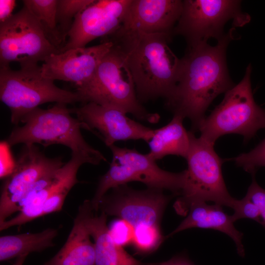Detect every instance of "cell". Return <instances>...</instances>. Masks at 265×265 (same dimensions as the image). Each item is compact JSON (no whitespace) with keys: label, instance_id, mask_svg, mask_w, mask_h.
<instances>
[{"label":"cell","instance_id":"1","mask_svg":"<svg viewBox=\"0 0 265 265\" xmlns=\"http://www.w3.org/2000/svg\"><path fill=\"white\" fill-rule=\"evenodd\" d=\"M232 27L211 46L201 42L187 46L181 65L178 82L165 106L173 115L188 118L194 133L205 118L206 111L213 100L235 85L229 75L226 51L236 38Z\"/></svg>","mask_w":265,"mask_h":265},{"label":"cell","instance_id":"2","mask_svg":"<svg viewBox=\"0 0 265 265\" xmlns=\"http://www.w3.org/2000/svg\"><path fill=\"white\" fill-rule=\"evenodd\" d=\"M172 37L167 34H147L120 27L103 38L111 41L124 56L141 103L159 98L166 100L175 89L181 59L168 45Z\"/></svg>","mask_w":265,"mask_h":265},{"label":"cell","instance_id":"3","mask_svg":"<svg viewBox=\"0 0 265 265\" xmlns=\"http://www.w3.org/2000/svg\"><path fill=\"white\" fill-rule=\"evenodd\" d=\"M11 132L6 143L9 146L19 144H39L45 147L60 144L70 149L72 155L85 163L98 165L106 159L99 150L89 145L81 132V124L72 116L66 104L56 103L47 109L37 107L24 115Z\"/></svg>","mask_w":265,"mask_h":265},{"label":"cell","instance_id":"4","mask_svg":"<svg viewBox=\"0 0 265 265\" xmlns=\"http://www.w3.org/2000/svg\"><path fill=\"white\" fill-rule=\"evenodd\" d=\"M76 91L81 97L82 104L93 102L115 107L150 123L159 120L158 114L148 112L138 101L130 69L113 45L91 79L76 88Z\"/></svg>","mask_w":265,"mask_h":265},{"label":"cell","instance_id":"5","mask_svg":"<svg viewBox=\"0 0 265 265\" xmlns=\"http://www.w3.org/2000/svg\"><path fill=\"white\" fill-rule=\"evenodd\" d=\"M252 66L241 80L225 93L222 102L200 123L201 138L214 145L220 137L236 133L247 142L265 128V109L255 102L251 87Z\"/></svg>","mask_w":265,"mask_h":265},{"label":"cell","instance_id":"6","mask_svg":"<svg viewBox=\"0 0 265 265\" xmlns=\"http://www.w3.org/2000/svg\"><path fill=\"white\" fill-rule=\"evenodd\" d=\"M112 159L107 171L101 177L91 201L97 212L101 200L111 189L132 181L143 183L148 188L168 190L181 195L184 187L186 171L171 172L160 168L147 154L135 149L110 146Z\"/></svg>","mask_w":265,"mask_h":265},{"label":"cell","instance_id":"7","mask_svg":"<svg viewBox=\"0 0 265 265\" xmlns=\"http://www.w3.org/2000/svg\"><path fill=\"white\" fill-rule=\"evenodd\" d=\"M0 99L9 109L11 122L17 125L23 117L45 103H82L77 92L57 87L54 80L44 78L38 65L0 68Z\"/></svg>","mask_w":265,"mask_h":265},{"label":"cell","instance_id":"8","mask_svg":"<svg viewBox=\"0 0 265 265\" xmlns=\"http://www.w3.org/2000/svg\"><path fill=\"white\" fill-rule=\"evenodd\" d=\"M213 146L190 131V146L185 159L186 183L176 205L178 211L183 212L193 204L207 201L231 208L235 199L227 190L222 173L223 160Z\"/></svg>","mask_w":265,"mask_h":265},{"label":"cell","instance_id":"9","mask_svg":"<svg viewBox=\"0 0 265 265\" xmlns=\"http://www.w3.org/2000/svg\"><path fill=\"white\" fill-rule=\"evenodd\" d=\"M233 27H242L251 20L241 9V1L235 0H184L180 17L173 35H181L187 46L211 38L217 40L225 33L224 27L229 21Z\"/></svg>","mask_w":265,"mask_h":265},{"label":"cell","instance_id":"10","mask_svg":"<svg viewBox=\"0 0 265 265\" xmlns=\"http://www.w3.org/2000/svg\"><path fill=\"white\" fill-rule=\"evenodd\" d=\"M39 22L25 6L0 23V68L18 62L20 67L35 66L59 53Z\"/></svg>","mask_w":265,"mask_h":265},{"label":"cell","instance_id":"11","mask_svg":"<svg viewBox=\"0 0 265 265\" xmlns=\"http://www.w3.org/2000/svg\"><path fill=\"white\" fill-rule=\"evenodd\" d=\"M163 191L151 188L136 190L127 184L121 185L103 196L99 210L128 222L133 230V237L161 232L160 221L172 198Z\"/></svg>","mask_w":265,"mask_h":265},{"label":"cell","instance_id":"12","mask_svg":"<svg viewBox=\"0 0 265 265\" xmlns=\"http://www.w3.org/2000/svg\"><path fill=\"white\" fill-rule=\"evenodd\" d=\"M65 163L60 157L49 158L35 144L24 145L12 172L3 182L0 196V224L19 212L21 203L40 181Z\"/></svg>","mask_w":265,"mask_h":265},{"label":"cell","instance_id":"13","mask_svg":"<svg viewBox=\"0 0 265 265\" xmlns=\"http://www.w3.org/2000/svg\"><path fill=\"white\" fill-rule=\"evenodd\" d=\"M70 110L81 128L93 133L108 147L120 141L142 140L147 143L154 133L155 129L132 119L115 107L89 102Z\"/></svg>","mask_w":265,"mask_h":265},{"label":"cell","instance_id":"14","mask_svg":"<svg viewBox=\"0 0 265 265\" xmlns=\"http://www.w3.org/2000/svg\"><path fill=\"white\" fill-rule=\"evenodd\" d=\"M132 0H94L76 16L60 52L85 47L92 40L108 36L122 25Z\"/></svg>","mask_w":265,"mask_h":265},{"label":"cell","instance_id":"15","mask_svg":"<svg viewBox=\"0 0 265 265\" xmlns=\"http://www.w3.org/2000/svg\"><path fill=\"white\" fill-rule=\"evenodd\" d=\"M113 43L103 39L97 45L71 49L47 57L41 66L44 78L73 83L76 88L89 81Z\"/></svg>","mask_w":265,"mask_h":265},{"label":"cell","instance_id":"16","mask_svg":"<svg viewBox=\"0 0 265 265\" xmlns=\"http://www.w3.org/2000/svg\"><path fill=\"white\" fill-rule=\"evenodd\" d=\"M182 9L181 0H132L120 28L173 36Z\"/></svg>","mask_w":265,"mask_h":265},{"label":"cell","instance_id":"17","mask_svg":"<svg viewBox=\"0 0 265 265\" xmlns=\"http://www.w3.org/2000/svg\"><path fill=\"white\" fill-rule=\"evenodd\" d=\"M84 224L93 238L95 249V265H141L113 239L106 224L107 215L95 212L91 201L85 200L79 207Z\"/></svg>","mask_w":265,"mask_h":265},{"label":"cell","instance_id":"18","mask_svg":"<svg viewBox=\"0 0 265 265\" xmlns=\"http://www.w3.org/2000/svg\"><path fill=\"white\" fill-rule=\"evenodd\" d=\"M188 210L187 216L175 230L166 236L165 238L189 228L212 229L230 237L234 241L239 255L244 256V249L242 242L243 234L236 228L231 215L225 212L221 205L198 202L191 205Z\"/></svg>","mask_w":265,"mask_h":265},{"label":"cell","instance_id":"19","mask_svg":"<svg viewBox=\"0 0 265 265\" xmlns=\"http://www.w3.org/2000/svg\"><path fill=\"white\" fill-rule=\"evenodd\" d=\"M83 221L80 208L68 238L58 252L42 265H95L94 243Z\"/></svg>","mask_w":265,"mask_h":265},{"label":"cell","instance_id":"20","mask_svg":"<svg viewBox=\"0 0 265 265\" xmlns=\"http://www.w3.org/2000/svg\"><path fill=\"white\" fill-rule=\"evenodd\" d=\"M184 118L174 115L166 125L155 129L154 133L147 142L150 151L147 155L157 161L168 155L186 158L190 146V131L183 125Z\"/></svg>","mask_w":265,"mask_h":265},{"label":"cell","instance_id":"21","mask_svg":"<svg viewBox=\"0 0 265 265\" xmlns=\"http://www.w3.org/2000/svg\"><path fill=\"white\" fill-rule=\"evenodd\" d=\"M61 168L40 181L31 189L21 203L18 213L0 224V231L21 226L43 216L45 204L57 184Z\"/></svg>","mask_w":265,"mask_h":265},{"label":"cell","instance_id":"22","mask_svg":"<svg viewBox=\"0 0 265 265\" xmlns=\"http://www.w3.org/2000/svg\"><path fill=\"white\" fill-rule=\"evenodd\" d=\"M58 230L48 228L35 233L1 236L0 238V261L3 262L28 255L33 252H41L55 245L53 241Z\"/></svg>","mask_w":265,"mask_h":265},{"label":"cell","instance_id":"23","mask_svg":"<svg viewBox=\"0 0 265 265\" xmlns=\"http://www.w3.org/2000/svg\"><path fill=\"white\" fill-rule=\"evenodd\" d=\"M85 164L80 158L71 156L60 170L57 184L46 201L42 215L60 211L66 197L73 187L79 183L77 173L80 167Z\"/></svg>","mask_w":265,"mask_h":265},{"label":"cell","instance_id":"24","mask_svg":"<svg viewBox=\"0 0 265 265\" xmlns=\"http://www.w3.org/2000/svg\"><path fill=\"white\" fill-rule=\"evenodd\" d=\"M22 1L39 22L49 40L60 51L63 44L56 23L57 0H24Z\"/></svg>","mask_w":265,"mask_h":265},{"label":"cell","instance_id":"25","mask_svg":"<svg viewBox=\"0 0 265 265\" xmlns=\"http://www.w3.org/2000/svg\"><path fill=\"white\" fill-rule=\"evenodd\" d=\"M94 0H57L56 23L58 30L65 44L78 14Z\"/></svg>","mask_w":265,"mask_h":265},{"label":"cell","instance_id":"26","mask_svg":"<svg viewBox=\"0 0 265 265\" xmlns=\"http://www.w3.org/2000/svg\"><path fill=\"white\" fill-rule=\"evenodd\" d=\"M236 164L253 176L257 170L265 167V138L250 151L232 159Z\"/></svg>","mask_w":265,"mask_h":265},{"label":"cell","instance_id":"27","mask_svg":"<svg viewBox=\"0 0 265 265\" xmlns=\"http://www.w3.org/2000/svg\"><path fill=\"white\" fill-rule=\"evenodd\" d=\"M234 213L231 215L235 222L242 218H248L261 223V217L259 210L257 206L247 196L238 200L235 199L231 207Z\"/></svg>","mask_w":265,"mask_h":265},{"label":"cell","instance_id":"28","mask_svg":"<svg viewBox=\"0 0 265 265\" xmlns=\"http://www.w3.org/2000/svg\"><path fill=\"white\" fill-rule=\"evenodd\" d=\"M109 229L113 239L118 245L123 247L132 244L133 230L126 221L120 218L114 221Z\"/></svg>","mask_w":265,"mask_h":265},{"label":"cell","instance_id":"29","mask_svg":"<svg viewBox=\"0 0 265 265\" xmlns=\"http://www.w3.org/2000/svg\"><path fill=\"white\" fill-rule=\"evenodd\" d=\"M245 196L258 207L261 214V224L265 227V189L253 178Z\"/></svg>","mask_w":265,"mask_h":265},{"label":"cell","instance_id":"30","mask_svg":"<svg viewBox=\"0 0 265 265\" xmlns=\"http://www.w3.org/2000/svg\"><path fill=\"white\" fill-rule=\"evenodd\" d=\"M16 2L15 0H0V23L7 21L13 15Z\"/></svg>","mask_w":265,"mask_h":265},{"label":"cell","instance_id":"31","mask_svg":"<svg viewBox=\"0 0 265 265\" xmlns=\"http://www.w3.org/2000/svg\"><path fill=\"white\" fill-rule=\"evenodd\" d=\"M159 265H194L187 259L181 256L175 257Z\"/></svg>","mask_w":265,"mask_h":265},{"label":"cell","instance_id":"32","mask_svg":"<svg viewBox=\"0 0 265 265\" xmlns=\"http://www.w3.org/2000/svg\"><path fill=\"white\" fill-rule=\"evenodd\" d=\"M27 256L28 255H23L17 258V259L13 265H23L24 263Z\"/></svg>","mask_w":265,"mask_h":265}]
</instances>
